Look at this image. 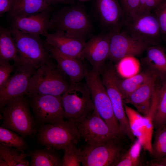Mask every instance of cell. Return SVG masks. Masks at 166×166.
<instances>
[{
	"label": "cell",
	"instance_id": "cell-20",
	"mask_svg": "<svg viewBox=\"0 0 166 166\" xmlns=\"http://www.w3.org/2000/svg\"><path fill=\"white\" fill-rule=\"evenodd\" d=\"M158 77L155 76L131 93L124 100V103L132 105L144 116L149 113Z\"/></svg>",
	"mask_w": 166,
	"mask_h": 166
},
{
	"label": "cell",
	"instance_id": "cell-14",
	"mask_svg": "<svg viewBox=\"0 0 166 166\" xmlns=\"http://www.w3.org/2000/svg\"><path fill=\"white\" fill-rule=\"evenodd\" d=\"M14 69V73L0 88L1 110L10 101L26 95L30 78L36 70L19 66Z\"/></svg>",
	"mask_w": 166,
	"mask_h": 166
},
{
	"label": "cell",
	"instance_id": "cell-21",
	"mask_svg": "<svg viewBox=\"0 0 166 166\" xmlns=\"http://www.w3.org/2000/svg\"><path fill=\"white\" fill-rule=\"evenodd\" d=\"M152 104L154 128L156 129L166 123V77L158 78Z\"/></svg>",
	"mask_w": 166,
	"mask_h": 166
},
{
	"label": "cell",
	"instance_id": "cell-7",
	"mask_svg": "<svg viewBox=\"0 0 166 166\" xmlns=\"http://www.w3.org/2000/svg\"><path fill=\"white\" fill-rule=\"evenodd\" d=\"M65 119L76 124L80 122L95 109L85 83H71L61 96Z\"/></svg>",
	"mask_w": 166,
	"mask_h": 166
},
{
	"label": "cell",
	"instance_id": "cell-3",
	"mask_svg": "<svg viewBox=\"0 0 166 166\" xmlns=\"http://www.w3.org/2000/svg\"><path fill=\"white\" fill-rule=\"evenodd\" d=\"M28 101L24 96L8 102L1 110L2 126L27 138L36 133V123L31 113Z\"/></svg>",
	"mask_w": 166,
	"mask_h": 166
},
{
	"label": "cell",
	"instance_id": "cell-12",
	"mask_svg": "<svg viewBox=\"0 0 166 166\" xmlns=\"http://www.w3.org/2000/svg\"><path fill=\"white\" fill-rule=\"evenodd\" d=\"M107 32L109 46L108 59L112 62H118L127 56L139 55L151 46L121 31Z\"/></svg>",
	"mask_w": 166,
	"mask_h": 166
},
{
	"label": "cell",
	"instance_id": "cell-22",
	"mask_svg": "<svg viewBox=\"0 0 166 166\" xmlns=\"http://www.w3.org/2000/svg\"><path fill=\"white\" fill-rule=\"evenodd\" d=\"M8 13L12 18L28 16L42 12L50 7L45 0H11Z\"/></svg>",
	"mask_w": 166,
	"mask_h": 166
},
{
	"label": "cell",
	"instance_id": "cell-16",
	"mask_svg": "<svg viewBox=\"0 0 166 166\" xmlns=\"http://www.w3.org/2000/svg\"><path fill=\"white\" fill-rule=\"evenodd\" d=\"M45 37V43L63 54L80 60L83 59V53L86 42L84 39L59 30L48 33Z\"/></svg>",
	"mask_w": 166,
	"mask_h": 166
},
{
	"label": "cell",
	"instance_id": "cell-8",
	"mask_svg": "<svg viewBox=\"0 0 166 166\" xmlns=\"http://www.w3.org/2000/svg\"><path fill=\"white\" fill-rule=\"evenodd\" d=\"M120 31L150 46L158 45L162 33L156 16L151 12L137 13L126 17Z\"/></svg>",
	"mask_w": 166,
	"mask_h": 166
},
{
	"label": "cell",
	"instance_id": "cell-32",
	"mask_svg": "<svg viewBox=\"0 0 166 166\" xmlns=\"http://www.w3.org/2000/svg\"><path fill=\"white\" fill-rule=\"evenodd\" d=\"M62 166H79L81 164V149L76 146L68 147L63 150Z\"/></svg>",
	"mask_w": 166,
	"mask_h": 166
},
{
	"label": "cell",
	"instance_id": "cell-23",
	"mask_svg": "<svg viewBox=\"0 0 166 166\" xmlns=\"http://www.w3.org/2000/svg\"><path fill=\"white\" fill-rule=\"evenodd\" d=\"M143 61L148 69L156 75L158 78L166 77V55L158 45L151 46L146 49Z\"/></svg>",
	"mask_w": 166,
	"mask_h": 166
},
{
	"label": "cell",
	"instance_id": "cell-19",
	"mask_svg": "<svg viewBox=\"0 0 166 166\" xmlns=\"http://www.w3.org/2000/svg\"><path fill=\"white\" fill-rule=\"evenodd\" d=\"M45 43L57 66L71 83L81 82L85 78L87 69L81 60L64 54L52 46Z\"/></svg>",
	"mask_w": 166,
	"mask_h": 166
},
{
	"label": "cell",
	"instance_id": "cell-35",
	"mask_svg": "<svg viewBox=\"0 0 166 166\" xmlns=\"http://www.w3.org/2000/svg\"><path fill=\"white\" fill-rule=\"evenodd\" d=\"M131 146L130 148L122 155L127 157L136 161H140V157L142 145L140 141L137 139Z\"/></svg>",
	"mask_w": 166,
	"mask_h": 166
},
{
	"label": "cell",
	"instance_id": "cell-15",
	"mask_svg": "<svg viewBox=\"0 0 166 166\" xmlns=\"http://www.w3.org/2000/svg\"><path fill=\"white\" fill-rule=\"evenodd\" d=\"M108 32L93 36L86 42L83 58L91 64L92 69L100 74L109 53Z\"/></svg>",
	"mask_w": 166,
	"mask_h": 166
},
{
	"label": "cell",
	"instance_id": "cell-38",
	"mask_svg": "<svg viewBox=\"0 0 166 166\" xmlns=\"http://www.w3.org/2000/svg\"><path fill=\"white\" fill-rule=\"evenodd\" d=\"M140 161H136L122 155L116 163L115 166H137L140 165Z\"/></svg>",
	"mask_w": 166,
	"mask_h": 166
},
{
	"label": "cell",
	"instance_id": "cell-31",
	"mask_svg": "<svg viewBox=\"0 0 166 166\" xmlns=\"http://www.w3.org/2000/svg\"><path fill=\"white\" fill-rule=\"evenodd\" d=\"M118 62L119 72L123 76L128 78L137 74L138 63L135 57H126Z\"/></svg>",
	"mask_w": 166,
	"mask_h": 166
},
{
	"label": "cell",
	"instance_id": "cell-28",
	"mask_svg": "<svg viewBox=\"0 0 166 166\" xmlns=\"http://www.w3.org/2000/svg\"><path fill=\"white\" fill-rule=\"evenodd\" d=\"M124 109L132 132L138 140L143 148L145 145V138L142 116L124 103Z\"/></svg>",
	"mask_w": 166,
	"mask_h": 166
},
{
	"label": "cell",
	"instance_id": "cell-17",
	"mask_svg": "<svg viewBox=\"0 0 166 166\" xmlns=\"http://www.w3.org/2000/svg\"><path fill=\"white\" fill-rule=\"evenodd\" d=\"M96 8L101 23L107 32L121 31L126 17L119 0H96Z\"/></svg>",
	"mask_w": 166,
	"mask_h": 166
},
{
	"label": "cell",
	"instance_id": "cell-2",
	"mask_svg": "<svg viewBox=\"0 0 166 166\" xmlns=\"http://www.w3.org/2000/svg\"><path fill=\"white\" fill-rule=\"evenodd\" d=\"M71 82L52 61L36 70L31 77L26 95H49L61 96Z\"/></svg>",
	"mask_w": 166,
	"mask_h": 166
},
{
	"label": "cell",
	"instance_id": "cell-27",
	"mask_svg": "<svg viewBox=\"0 0 166 166\" xmlns=\"http://www.w3.org/2000/svg\"><path fill=\"white\" fill-rule=\"evenodd\" d=\"M28 154L0 144V166H29Z\"/></svg>",
	"mask_w": 166,
	"mask_h": 166
},
{
	"label": "cell",
	"instance_id": "cell-30",
	"mask_svg": "<svg viewBox=\"0 0 166 166\" xmlns=\"http://www.w3.org/2000/svg\"><path fill=\"white\" fill-rule=\"evenodd\" d=\"M155 135L151 154L156 160L166 156V126L164 125L156 129Z\"/></svg>",
	"mask_w": 166,
	"mask_h": 166
},
{
	"label": "cell",
	"instance_id": "cell-13",
	"mask_svg": "<svg viewBox=\"0 0 166 166\" xmlns=\"http://www.w3.org/2000/svg\"><path fill=\"white\" fill-rule=\"evenodd\" d=\"M81 137L87 144L101 143L117 137L95 109L80 122L76 124Z\"/></svg>",
	"mask_w": 166,
	"mask_h": 166
},
{
	"label": "cell",
	"instance_id": "cell-6",
	"mask_svg": "<svg viewBox=\"0 0 166 166\" xmlns=\"http://www.w3.org/2000/svg\"><path fill=\"white\" fill-rule=\"evenodd\" d=\"M100 75L92 69H87L85 77L95 109L114 136H123Z\"/></svg>",
	"mask_w": 166,
	"mask_h": 166
},
{
	"label": "cell",
	"instance_id": "cell-11",
	"mask_svg": "<svg viewBox=\"0 0 166 166\" xmlns=\"http://www.w3.org/2000/svg\"><path fill=\"white\" fill-rule=\"evenodd\" d=\"M27 96L36 124L38 125L64 120L61 96L35 94Z\"/></svg>",
	"mask_w": 166,
	"mask_h": 166
},
{
	"label": "cell",
	"instance_id": "cell-36",
	"mask_svg": "<svg viewBox=\"0 0 166 166\" xmlns=\"http://www.w3.org/2000/svg\"><path fill=\"white\" fill-rule=\"evenodd\" d=\"M152 12L158 19L162 33L166 35V2Z\"/></svg>",
	"mask_w": 166,
	"mask_h": 166
},
{
	"label": "cell",
	"instance_id": "cell-9",
	"mask_svg": "<svg viewBox=\"0 0 166 166\" xmlns=\"http://www.w3.org/2000/svg\"><path fill=\"white\" fill-rule=\"evenodd\" d=\"M124 136L116 137L104 142L85 146L81 149V164L83 166H115L127 151Z\"/></svg>",
	"mask_w": 166,
	"mask_h": 166
},
{
	"label": "cell",
	"instance_id": "cell-25",
	"mask_svg": "<svg viewBox=\"0 0 166 166\" xmlns=\"http://www.w3.org/2000/svg\"><path fill=\"white\" fill-rule=\"evenodd\" d=\"M30 158L31 166H62V159L56 150L45 147L31 151L28 154Z\"/></svg>",
	"mask_w": 166,
	"mask_h": 166
},
{
	"label": "cell",
	"instance_id": "cell-34",
	"mask_svg": "<svg viewBox=\"0 0 166 166\" xmlns=\"http://www.w3.org/2000/svg\"><path fill=\"white\" fill-rule=\"evenodd\" d=\"M15 67L14 64H10L9 61H0V88L9 79Z\"/></svg>",
	"mask_w": 166,
	"mask_h": 166
},
{
	"label": "cell",
	"instance_id": "cell-4",
	"mask_svg": "<svg viewBox=\"0 0 166 166\" xmlns=\"http://www.w3.org/2000/svg\"><path fill=\"white\" fill-rule=\"evenodd\" d=\"M36 137L40 145L56 150L76 146L81 138L77 124L67 120L39 125Z\"/></svg>",
	"mask_w": 166,
	"mask_h": 166
},
{
	"label": "cell",
	"instance_id": "cell-26",
	"mask_svg": "<svg viewBox=\"0 0 166 166\" xmlns=\"http://www.w3.org/2000/svg\"><path fill=\"white\" fill-rule=\"evenodd\" d=\"M155 76H157L147 69L140 73H137L133 76L124 79H120L118 77L117 83L123 100L149 80Z\"/></svg>",
	"mask_w": 166,
	"mask_h": 166
},
{
	"label": "cell",
	"instance_id": "cell-1",
	"mask_svg": "<svg viewBox=\"0 0 166 166\" xmlns=\"http://www.w3.org/2000/svg\"><path fill=\"white\" fill-rule=\"evenodd\" d=\"M10 29L19 58V63L16 66L36 70L51 61L52 57L45 46V42L39 35L25 33L12 28Z\"/></svg>",
	"mask_w": 166,
	"mask_h": 166
},
{
	"label": "cell",
	"instance_id": "cell-42",
	"mask_svg": "<svg viewBox=\"0 0 166 166\" xmlns=\"http://www.w3.org/2000/svg\"><path fill=\"white\" fill-rule=\"evenodd\" d=\"M164 125L165 126H166V123L165 124H164Z\"/></svg>",
	"mask_w": 166,
	"mask_h": 166
},
{
	"label": "cell",
	"instance_id": "cell-5",
	"mask_svg": "<svg viewBox=\"0 0 166 166\" xmlns=\"http://www.w3.org/2000/svg\"><path fill=\"white\" fill-rule=\"evenodd\" d=\"M92 30L90 19L81 7H65L53 14L49 30L61 31L85 40Z\"/></svg>",
	"mask_w": 166,
	"mask_h": 166
},
{
	"label": "cell",
	"instance_id": "cell-40",
	"mask_svg": "<svg viewBox=\"0 0 166 166\" xmlns=\"http://www.w3.org/2000/svg\"><path fill=\"white\" fill-rule=\"evenodd\" d=\"M151 165L154 166H166V156L160 159L153 160L151 163Z\"/></svg>",
	"mask_w": 166,
	"mask_h": 166
},
{
	"label": "cell",
	"instance_id": "cell-33",
	"mask_svg": "<svg viewBox=\"0 0 166 166\" xmlns=\"http://www.w3.org/2000/svg\"><path fill=\"white\" fill-rule=\"evenodd\" d=\"M125 17L138 13L140 7V0H119Z\"/></svg>",
	"mask_w": 166,
	"mask_h": 166
},
{
	"label": "cell",
	"instance_id": "cell-18",
	"mask_svg": "<svg viewBox=\"0 0 166 166\" xmlns=\"http://www.w3.org/2000/svg\"><path fill=\"white\" fill-rule=\"evenodd\" d=\"M52 10L50 7L37 14L12 19L11 28L23 32L45 36L48 34Z\"/></svg>",
	"mask_w": 166,
	"mask_h": 166
},
{
	"label": "cell",
	"instance_id": "cell-29",
	"mask_svg": "<svg viewBox=\"0 0 166 166\" xmlns=\"http://www.w3.org/2000/svg\"><path fill=\"white\" fill-rule=\"evenodd\" d=\"M15 132L1 126L0 144L13 147L23 152L27 149L28 146L24 138Z\"/></svg>",
	"mask_w": 166,
	"mask_h": 166
},
{
	"label": "cell",
	"instance_id": "cell-10",
	"mask_svg": "<svg viewBox=\"0 0 166 166\" xmlns=\"http://www.w3.org/2000/svg\"><path fill=\"white\" fill-rule=\"evenodd\" d=\"M102 82L110 100L115 116L118 121L121 132L132 142L135 137L130 129L124 105V100L117 83L118 75L115 69L109 67L101 73Z\"/></svg>",
	"mask_w": 166,
	"mask_h": 166
},
{
	"label": "cell",
	"instance_id": "cell-41",
	"mask_svg": "<svg viewBox=\"0 0 166 166\" xmlns=\"http://www.w3.org/2000/svg\"><path fill=\"white\" fill-rule=\"evenodd\" d=\"M46 3L50 6L58 3H66L70 2L71 0H45Z\"/></svg>",
	"mask_w": 166,
	"mask_h": 166
},
{
	"label": "cell",
	"instance_id": "cell-24",
	"mask_svg": "<svg viewBox=\"0 0 166 166\" xmlns=\"http://www.w3.org/2000/svg\"><path fill=\"white\" fill-rule=\"evenodd\" d=\"M13 61L15 66L19 62L18 50L10 29L0 27V61Z\"/></svg>",
	"mask_w": 166,
	"mask_h": 166
},
{
	"label": "cell",
	"instance_id": "cell-37",
	"mask_svg": "<svg viewBox=\"0 0 166 166\" xmlns=\"http://www.w3.org/2000/svg\"><path fill=\"white\" fill-rule=\"evenodd\" d=\"M165 2H166L165 0H145L144 9L142 12H152L158 8Z\"/></svg>",
	"mask_w": 166,
	"mask_h": 166
},
{
	"label": "cell",
	"instance_id": "cell-39",
	"mask_svg": "<svg viewBox=\"0 0 166 166\" xmlns=\"http://www.w3.org/2000/svg\"><path fill=\"white\" fill-rule=\"evenodd\" d=\"M11 0H0V16L9 11L10 8Z\"/></svg>",
	"mask_w": 166,
	"mask_h": 166
}]
</instances>
